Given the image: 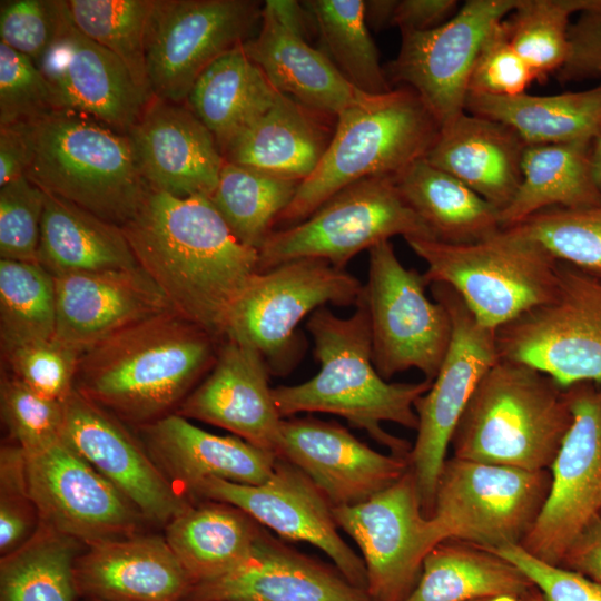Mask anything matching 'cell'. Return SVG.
<instances>
[{"label": "cell", "instance_id": "cell-7", "mask_svg": "<svg viewBox=\"0 0 601 601\" xmlns=\"http://www.w3.org/2000/svg\"><path fill=\"white\" fill-rule=\"evenodd\" d=\"M428 285L452 287L482 325L499 329L554 294L560 260L512 228L470 244L407 238Z\"/></svg>", "mask_w": 601, "mask_h": 601}, {"label": "cell", "instance_id": "cell-12", "mask_svg": "<svg viewBox=\"0 0 601 601\" xmlns=\"http://www.w3.org/2000/svg\"><path fill=\"white\" fill-rule=\"evenodd\" d=\"M424 274L406 268L390 240L368 249L367 280L362 298L366 305L373 362L380 375L415 368L433 381L452 336L445 306L426 295Z\"/></svg>", "mask_w": 601, "mask_h": 601}, {"label": "cell", "instance_id": "cell-11", "mask_svg": "<svg viewBox=\"0 0 601 601\" xmlns=\"http://www.w3.org/2000/svg\"><path fill=\"white\" fill-rule=\"evenodd\" d=\"M362 293L345 268L318 258L289 260L254 275L230 311L225 338L254 347L282 374L297 355L300 321L327 304L355 306Z\"/></svg>", "mask_w": 601, "mask_h": 601}, {"label": "cell", "instance_id": "cell-16", "mask_svg": "<svg viewBox=\"0 0 601 601\" xmlns=\"http://www.w3.org/2000/svg\"><path fill=\"white\" fill-rule=\"evenodd\" d=\"M333 515L361 550L372 601H402L415 587L425 555L442 542L410 469L363 502L333 506Z\"/></svg>", "mask_w": 601, "mask_h": 601}, {"label": "cell", "instance_id": "cell-26", "mask_svg": "<svg viewBox=\"0 0 601 601\" xmlns=\"http://www.w3.org/2000/svg\"><path fill=\"white\" fill-rule=\"evenodd\" d=\"M183 601H372L365 590L262 533L254 555L231 572L193 584Z\"/></svg>", "mask_w": 601, "mask_h": 601}, {"label": "cell", "instance_id": "cell-51", "mask_svg": "<svg viewBox=\"0 0 601 601\" xmlns=\"http://www.w3.org/2000/svg\"><path fill=\"white\" fill-rule=\"evenodd\" d=\"M40 523L29 495L26 455L17 444L2 445L0 452V552L9 554L24 544Z\"/></svg>", "mask_w": 601, "mask_h": 601}, {"label": "cell", "instance_id": "cell-17", "mask_svg": "<svg viewBox=\"0 0 601 601\" xmlns=\"http://www.w3.org/2000/svg\"><path fill=\"white\" fill-rule=\"evenodd\" d=\"M24 455L41 523L86 546L136 535L140 512L62 439Z\"/></svg>", "mask_w": 601, "mask_h": 601}, {"label": "cell", "instance_id": "cell-54", "mask_svg": "<svg viewBox=\"0 0 601 601\" xmlns=\"http://www.w3.org/2000/svg\"><path fill=\"white\" fill-rule=\"evenodd\" d=\"M570 53L555 75L562 83L601 77V0H591L569 30Z\"/></svg>", "mask_w": 601, "mask_h": 601}, {"label": "cell", "instance_id": "cell-58", "mask_svg": "<svg viewBox=\"0 0 601 601\" xmlns=\"http://www.w3.org/2000/svg\"><path fill=\"white\" fill-rule=\"evenodd\" d=\"M396 0H366L364 16L367 26L378 30L392 26Z\"/></svg>", "mask_w": 601, "mask_h": 601}, {"label": "cell", "instance_id": "cell-56", "mask_svg": "<svg viewBox=\"0 0 601 601\" xmlns=\"http://www.w3.org/2000/svg\"><path fill=\"white\" fill-rule=\"evenodd\" d=\"M455 0L397 1L392 26L405 31H428L449 21L459 10Z\"/></svg>", "mask_w": 601, "mask_h": 601}, {"label": "cell", "instance_id": "cell-38", "mask_svg": "<svg viewBox=\"0 0 601 601\" xmlns=\"http://www.w3.org/2000/svg\"><path fill=\"white\" fill-rule=\"evenodd\" d=\"M590 144L526 145L522 179L509 206L500 213L503 228L551 207H582L601 203L590 166Z\"/></svg>", "mask_w": 601, "mask_h": 601}, {"label": "cell", "instance_id": "cell-30", "mask_svg": "<svg viewBox=\"0 0 601 601\" xmlns=\"http://www.w3.org/2000/svg\"><path fill=\"white\" fill-rule=\"evenodd\" d=\"M260 22L258 35L243 46L277 91L314 111L334 116L363 96L324 51L309 46L266 3Z\"/></svg>", "mask_w": 601, "mask_h": 601}, {"label": "cell", "instance_id": "cell-22", "mask_svg": "<svg viewBox=\"0 0 601 601\" xmlns=\"http://www.w3.org/2000/svg\"><path fill=\"white\" fill-rule=\"evenodd\" d=\"M277 457L303 471L332 506L363 502L410 469L408 459L380 453L335 422L283 418Z\"/></svg>", "mask_w": 601, "mask_h": 601}, {"label": "cell", "instance_id": "cell-43", "mask_svg": "<svg viewBox=\"0 0 601 601\" xmlns=\"http://www.w3.org/2000/svg\"><path fill=\"white\" fill-rule=\"evenodd\" d=\"M591 0H519L504 19L509 39L535 81L556 75L570 53L571 17Z\"/></svg>", "mask_w": 601, "mask_h": 601}, {"label": "cell", "instance_id": "cell-62", "mask_svg": "<svg viewBox=\"0 0 601 601\" xmlns=\"http://www.w3.org/2000/svg\"><path fill=\"white\" fill-rule=\"evenodd\" d=\"M86 601H107V600H99V599H86Z\"/></svg>", "mask_w": 601, "mask_h": 601}, {"label": "cell", "instance_id": "cell-47", "mask_svg": "<svg viewBox=\"0 0 601 601\" xmlns=\"http://www.w3.org/2000/svg\"><path fill=\"white\" fill-rule=\"evenodd\" d=\"M11 375L38 394L63 402L75 390L81 353L57 339H39L1 351Z\"/></svg>", "mask_w": 601, "mask_h": 601}, {"label": "cell", "instance_id": "cell-23", "mask_svg": "<svg viewBox=\"0 0 601 601\" xmlns=\"http://www.w3.org/2000/svg\"><path fill=\"white\" fill-rule=\"evenodd\" d=\"M268 373L257 349L225 338L211 368L176 414L227 430L277 455L283 417L268 384Z\"/></svg>", "mask_w": 601, "mask_h": 601}, {"label": "cell", "instance_id": "cell-4", "mask_svg": "<svg viewBox=\"0 0 601 601\" xmlns=\"http://www.w3.org/2000/svg\"><path fill=\"white\" fill-rule=\"evenodd\" d=\"M572 420L566 388L532 366L499 358L477 384L450 445L462 460L549 470Z\"/></svg>", "mask_w": 601, "mask_h": 601}, {"label": "cell", "instance_id": "cell-21", "mask_svg": "<svg viewBox=\"0 0 601 601\" xmlns=\"http://www.w3.org/2000/svg\"><path fill=\"white\" fill-rule=\"evenodd\" d=\"M61 439L144 519L167 524L190 505L124 422L77 390L63 401Z\"/></svg>", "mask_w": 601, "mask_h": 601}, {"label": "cell", "instance_id": "cell-33", "mask_svg": "<svg viewBox=\"0 0 601 601\" xmlns=\"http://www.w3.org/2000/svg\"><path fill=\"white\" fill-rule=\"evenodd\" d=\"M38 264L53 277L139 267L120 226L47 193Z\"/></svg>", "mask_w": 601, "mask_h": 601}, {"label": "cell", "instance_id": "cell-18", "mask_svg": "<svg viewBox=\"0 0 601 601\" xmlns=\"http://www.w3.org/2000/svg\"><path fill=\"white\" fill-rule=\"evenodd\" d=\"M519 0H469L442 26L405 31L390 78L411 88L442 127L465 112L469 79L491 28Z\"/></svg>", "mask_w": 601, "mask_h": 601}, {"label": "cell", "instance_id": "cell-25", "mask_svg": "<svg viewBox=\"0 0 601 601\" xmlns=\"http://www.w3.org/2000/svg\"><path fill=\"white\" fill-rule=\"evenodd\" d=\"M53 338L83 353L110 335L171 309L140 268L73 273L55 277Z\"/></svg>", "mask_w": 601, "mask_h": 601}, {"label": "cell", "instance_id": "cell-15", "mask_svg": "<svg viewBox=\"0 0 601 601\" xmlns=\"http://www.w3.org/2000/svg\"><path fill=\"white\" fill-rule=\"evenodd\" d=\"M572 424L551 465L544 504L520 546L561 565L568 551L601 511V383L566 388Z\"/></svg>", "mask_w": 601, "mask_h": 601}, {"label": "cell", "instance_id": "cell-50", "mask_svg": "<svg viewBox=\"0 0 601 601\" xmlns=\"http://www.w3.org/2000/svg\"><path fill=\"white\" fill-rule=\"evenodd\" d=\"M534 76L513 48L504 19L485 36L474 60L469 95L514 97L526 92Z\"/></svg>", "mask_w": 601, "mask_h": 601}, {"label": "cell", "instance_id": "cell-53", "mask_svg": "<svg viewBox=\"0 0 601 601\" xmlns=\"http://www.w3.org/2000/svg\"><path fill=\"white\" fill-rule=\"evenodd\" d=\"M492 551L519 568L548 601H601V583L579 572L545 563L520 545Z\"/></svg>", "mask_w": 601, "mask_h": 601}, {"label": "cell", "instance_id": "cell-5", "mask_svg": "<svg viewBox=\"0 0 601 601\" xmlns=\"http://www.w3.org/2000/svg\"><path fill=\"white\" fill-rule=\"evenodd\" d=\"M316 169L300 181L276 224L293 226L343 188L365 178L396 177L424 158L441 126L408 87L363 96L337 116Z\"/></svg>", "mask_w": 601, "mask_h": 601}, {"label": "cell", "instance_id": "cell-20", "mask_svg": "<svg viewBox=\"0 0 601 601\" xmlns=\"http://www.w3.org/2000/svg\"><path fill=\"white\" fill-rule=\"evenodd\" d=\"M38 67L60 110L86 115L126 135L152 97L121 59L77 27L63 0L56 36Z\"/></svg>", "mask_w": 601, "mask_h": 601}, {"label": "cell", "instance_id": "cell-14", "mask_svg": "<svg viewBox=\"0 0 601 601\" xmlns=\"http://www.w3.org/2000/svg\"><path fill=\"white\" fill-rule=\"evenodd\" d=\"M260 14L253 0H155L146 36L151 95L186 101L201 72L245 42Z\"/></svg>", "mask_w": 601, "mask_h": 601}, {"label": "cell", "instance_id": "cell-35", "mask_svg": "<svg viewBox=\"0 0 601 601\" xmlns=\"http://www.w3.org/2000/svg\"><path fill=\"white\" fill-rule=\"evenodd\" d=\"M395 181L436 240L470 244L503 229L497 208L425 157L406 167Z\"/></svg>", "mask_w": 601, "mask_h": 601}, {"label": "cell", "instance_id": "cell-48", "mask_svg": "<svg viewBox=\"0 0 601 601\" xmlns=\"http://www.w3.org/2000/svg\"><path fill=\"white\" fill-rule=\"evenodd\" d=\"M56 110L55 91L40 68L0 41V126L33 122Z\"/></svg>", "mask_w": 601, "mask_h": 601}, {"label": "cell", "instance_id": "cell-63", "mask_svg": "<svg viewBox=\"0 0 601 601\" xmlns=\"http://www.w3.org/2000/svg\"><path fill=\"white\" fill-rule=\"evenodd\" d=\"M599 516L601 518V511H600V515H599Z\"/></svg>", "mask_w": 601, "mask_h": 601}, {"label": "cell", "instance_id": "cell-44", "mask_svg": "<svg viewBox=\"0 0 601 601\" xmlns=\"http://www.w3.org/2000/svg\"><path fill=\"white\" fill-rule=\"evenodd\" d=\"M67 2L77 27L121 59L138 86L151 95L146 70V36L155 0Z\"/></svg>", "mask_w": 601, "mask_h": 601}, {"label": "cell", "instance_id": "cell-42", "mask_svg": "<svg viewBox=\"0 0 601 601\" xmlns=\"http://www.w3.org/2000/svg\"><path fill=\"white\" fill-rule=\"evenodd\" d=\"M55 277L38 263L0 259L1 351L55 336Z\"/></svg>", "mask_w": 601, "mask_h": 601}, {"label": "cell", "instance_id": "cell-40", "mask_svg": "<svg viewBox=\"0 0 601 601\" xmlns=\"http://www.w3.org/2000/svg\"><path fill=\"white\" fill-rule=\"evenodd\" d=\"M299 184L225 160L209 199L233 235L258 250L294 199Z\"/></svg>", "mask_w": 601, "mask_h": 601}, {"label": "cell", "instance_id": "cell-37", "mask_svg": "<svg viewBox=\"0 0 601 601\" xmlns=\"http://www.w3.org/2000/svg\"><path fill=\"white\" fill-rule=\"evenodd\" d=\"M534 588L528 577L493 551L456 540L436 544L424 558L415 587L402 601H476Z\"/></svg>", "mask_w": 601, "mask_h": 601}, {"label": "cell", "instance_id": "cell-49", "mask_svg": "<svg viewBox=\"0 0 601 601\" xmlns=\"http://www.w3.org/2000/svg\"><path fill=\"white\" fill-rule=\"evenodd\" d=\"M46 193L27 176L0 187V257L38 263Z\"/></svg>", "mask_w": 601, "mask_h": 601}, {"label": "cell", "instance_id": "cell-13", "mask_svg": "<svg viewBox=\"0 0 601 601\" xmlns=\"http://www.w3.org/2000/svg\"><path fill=\"white\" fill-rule=\"evenodd\" d=\"M431 294L447 309L452 336L431 387L414 405L417 435L408 463L427 518L457 423L477 384L499 359L496 331L479 323L452 287L433 283Z\"/></svg>", "mask_w": 601, "mask_h": 601}, {"label": "cell", "instance_id": "cell-61", "mask_svg": "<svg viewBox=\"0 0 601 601\" xmlns=\"http://www.w3.org/2000/svg\"><path fill=\"white\" fill-rule=\"evenodd\" d=\"M476 601H520V598L513 597V595H500V597H492V598H485Z\"/></svg>", "mask_w": 601, "mask_h": 601}, {"label": "cell", "instance_id": "cell-3", "mask_svg": "<svg viewBox=\"0 0 601 601\" xmlns=\"http://www.w3.org/2000/svg\"><path fill=\"white\" fill-rule=\"evenodd\" d=\"M306 328L319 371L300 384L273 388L280 416L334 414L366 431L391 454L408 459L410 442L390 434L382 424L416 430L414 405L432 382L391 383L380 375L373 362L368 312L362 296L351 316L339 317L323 306L309 315Z\"/></svg>", "mask_w": 601, "mask_h": 601}, {"label": "cell", "instance_id": "cell-9", "mask_svg": "<svg viewBox=\"0 0 601 601\" xmlns=\"http://www.w3.org/2000/svg\"><path fill=\"white\" fill-rule=\"evenodd\" d=\"M496 347L564 388L601 383V277L560 262L552 297L496 329Z\"/></svg>", "mask_w": 601, "mask_h": 601}, {"label": "cell", "instance_id": "cell-24", "mask_svg": "<svg viewBox=\"0 0 601 601\" xmlns=\"http://www.w3.org/2000/svg\"><path fill=\"white\" fill-rule=\"evenodd\" d=\"M127 135L150 189L176 197L214 193L225 158L188 106L152 96Z\"/></svg>", "mask_w": 601, "mask_h": 601}, {"label": "cell", "instance_id": "cell-28", "mask_svg": "<svg viewBox=\"0 0 601 601\" xmlns=\"http://www.w3.org/2000/svg\"><path fill=\"white\" fill-rule=\"evenodd\" d=\"M73 579L78 595L107 601H183L193 585L165 538L155 535L87 546Z\"/></svg>", "mask_w": 601, "mask_h": 601}, {"label": "cell", "instance_id": "cell-57", "mask_svg": "<svg viewBox=\"0 0 601 601\" xmlns=\"http://www.w3.org/2000/svg\"><path fill=\"white\" fill-rule=\"evenodd\" d=\"M601 583V518L594 519L572 544L562 564Z\"/></svg>", "mask_w": 601, "mask_h": 601}, {"label": "cell", "instance_id": "cell-34", "mask_svg": "<svg viewBox=\"0 0 601 601\" xmlns=\"http://www.w3.org/2000/svg\"><path fill=\"white\" fill-rule=\"evenodd\" d=\"M243 43L210 63L186 99L214 135L221 154L273 105L278 92Z\"/></svg>", "mask_w": 601, "mask_h": 601}, {"label": "cell", "instance_id": "cell-8", "mask_svg": "<svg viewBox=\"0 0 601 601\" xmlns=\"http://www.w3.org/2000/svg\"><path fill=\"white\" fill-rule=\"evenodd\" d=\"M397 235L434 239L395 177L365 178L336 193L306 219L272 231L258 249V272L299 258L345 268L359 252Z\"/></svg>", "mask_w": 601, "mask_h": 601}, {"label": "cell", "instance_id": "cell-41", "mask_svg": "<svg viewBox=\"0 0 601 601\" xmlns=\"http://www.w3.org/2000/svg\"><path fill=\"white\" fill-rule=\"evenodd\" d=\"M302 3L314 20L324 52L353 87L367 95L392 90L365 21L364 0Z\"/></svg>", "mask_w": 601, "mask_h": 601}, {"label": "cell", "instance_id": "cell-55", "mask_svg": "<svg viewBox=\"0 0 601 601\" xmlns=\"http://www.w3.org/2000/svg\"><path fill=\"white\" fill-rule=\"evenodd\" d=\"M35 145V121L0 126V187L26 176Z\"/></svg>", "mask_w": 601, "mask_h": 601}, {"label": "cell", "instance_id": "cell-29", "mask_svg": "<svg viewBox=\"0 0 601 601\" xmlns=\"http://www.w3.org/2000/svg\"><path fill=\"white\" fill-rule=\"evenodd\" d=\"M525 147L509 126L465 111L441 127L425 159L460 179L501 213L521 184Z\"/></svg>", "mask_w": 601, "mask_h": 601}, {"label": "cell", "instance_id": "cell-60", "mask_svg": "<svg viewBox=\"0 0 601 601\" xmlns=\"http://www.w3.org/2000/svg\"><path fill=\"white\" fill-rule=\"evenodd\" d=\"M520 601H548L545 597L534 587L520 598Z\"/></svg>", "mask_w": 601, "mask_h": 601}, {"label": "cell", "instance_id": "cell-32", "mask_svg": "<svg viewBox=\"0 0 601 601\" xmlns=\"http://www.w3.org/2000/svg\"><path fill=\"white\" fill-rule=\"evenodd\" d=\"M262 533L258 523L240 509L208 500L189 505L168 522L165 540L196 584L247 562Z\"/></svg>", "mask_w": 601, "mask_h": 601}, {"label": "cell", "instance_id": "cell-45", "mask_svg": "<svg viewBox=\"0 0 601 601\" xmlns=\"http://www.w3.org/2000/svg\"><path fill=\"white\" fill-rule=\"evenodd\" d=\"M508 228L536 242L558 260L601 277V203L546 208Z\"/></svg>", "mask_w": 601, "mask_h": 601}, {"label": "cell", "instance_id": "cell-1", "mask_svg": "<svg viewBox=\"0 0 601 601\" xmlns=\"http://www.w3.org/2000/svg\"><path fill=\"white\" fill-rule=\"evenodd\" d=\"M121 229L171 309L224 341L234 305L258 273V250L230 231L209 197L149 189Z\"/></svg>", "mask_w": 601, "mask_h": 601}, {"label": "cell", "instance_id": "cell-19", "mask_svg": "<svg viewBox=\"0 0 601 601\" xmlns=\"http://www.w3.org/2000/svg\"><path fill=\"white\" fill-rule=\"evenodd\" d=\"M189 494L234 505L284 539L313 544L348 582L366 591L364 562L339 535L332 504L303 471L286 460L278 457L272 475L262 484L208 479Z\"/></svg>", "mask_w": 601, "mask_h": 601}, {"label": "cell", "instance_id": "cell-27", "mask_svg": "<svg viewBox=\"0 0 601 601\" xmlns=\"http://www.w3.org/2000/svg\"><path fill=\"white\" fill-rule=\"evenodd\" d=\"M137 430L164 475L188 493L208 479L262 484L272 475L278 459L238 436L209 433L176 413Z\"/></svg>", "mask_w": 601, "mask_h": 601}, {"label": "cell", "instance_id": "cell-52", "mask_svg": "<svg viewBox=\"0 0 601 601\" xmlns=\"http://www.w3.org/2000/svg\"><path fill=\"white\" fill-rule=\"evenodd\" d=\"M59 17L60 0L1 1V41L39 66L53 41Z\"/></svg>", "mask_w": 601, "mask_h": 601}, {"label": "cell", "instance_id": "cell-39", "mask_svg": "<svg viewBox=\"0 0 601 601\" xmlns=\"http://www.w3.org/2000/svg\"><path fill=\"white\" fill-rule=\"evenodd\" d=\"M80 550V542L40 522L24 544L1 556L0 601H75Z\"/></svg>", "mask_w": 601, "mask_h": 601}, {"label": "cell", "instance_id": "cell-10", "mask_svg": "<svg viewBox=\"0 0 601 601\" xmlns=\"http://www.w3.org/2000/svg\"><path fill=\"white\" fill-rule=\"evenodd\" d=\"M550 470L445 460L431 519L441 541L496 550L520 545L546 499Z\"/></svg>", "mask_w": 601, "mask_h": 601}, {"label": "cell", "instance_id": "cell-6", "mask_svg": "<svg viewBox=\"0 0 601 601\" xmlns=\"http://www.w3.org/2000/svg\"><path fill=\"white\" fill-rule=\"evenodd\" d=\"M35 141L26 176L104 220L121 227L150 189L128 135L91 117L56 110L35 121Z\"/></svg>", "mask_w": 601, "mask_h": 601}, {"label": "cell", "instance_id": "cell-59", "mask_svg": "<svg viewBox=\"0 0 601 601\" xmlns=\"http://www.w3.org/2000/svg\"><path fill=\"white\" fill-rule=\"evenodd\" d=\"M590 166L594 184L601 191V129L590 144Z\"/></svg>", "mask_w": 601, "mask_h": 601}, {"label": "cell", "instance_id": "cell-46", "mask_svg": "<svg viewBox=\"0 0 601 601\" xmlns=\"http://www.w3.org/2000/svg\"><path fill=\"white\" fill-rule=\"evenodd\" d=\"M1 418L24 453L41 451L61 439L63 402L45 397L11 374L0 383Z\"/></svg>", "mask_w": 601, "mask_h": 601}, {"label": "cell", "instance_id": "cell-2", "mask_svg": "<svg viewBox=\"0 0 601 601\" xmlns=\"http://www.w3.org/2000/svg\"><path fill=\"white\" fill-rule=\"evenodd\" d=\"M219 344L168 309L85 351L75 390L122 422L142 426L176 413L211 368Z\"/></svg>", "mask_w": 601, "mask_h": 601}, {"label": "cell", "instance_id": "cell-36", "mask_svg": "<svg viewBox=\"0 0 601 601\" xmlns=\"http://www.w3.org/2000/svg\"><path fill=\"white\" fill-rule=\"evenodd\" d=\"M465 111L509 126L526 145L592 140L601 129V83L555 95H467Z\"/></svg>", "mask_w": 601, "mask_h": 601}, {"label": "cell", "instance_id": "cell-31", "mask_svg": "<svg viewBox=\"0 0 601 601\" xmlns=\"http://www.w3.org/2000/svg\"><path fill=\"white\" fill-rule=\"evenodd\" d=\"M313 111L278 91L273 105L227 147L225 160L303 181L316 169L331 140Z\"/></svg>", "mask_w": 601, "mask_h": 601}]
</instances>
